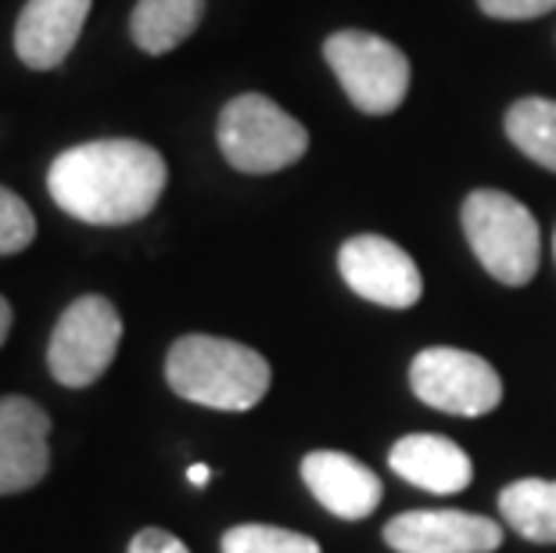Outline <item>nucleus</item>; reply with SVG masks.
I'll return each instance as SVG.
<instances>
[{
    "instance_id": "1",
    "label": "nucleus",
    "mask_w": 556,
    "mask_h": 553,
    "mask_svg": "<svg viewBox=\"0 0 556 553\" xmlns=\"http://www.w3.org/2000/svg\"><path fill=\"white\" fill-rule=\"evenodd\" d=\"M165 159L140 140H90L62 151L47 173L54 205L93 227L144 219L165 191Z\"/></svg>"
},
{
    "instance_id": "2",
    "label": "nucleus",
    "mask_w": 556,
    "mask_h": 553,
    "mask_svg": "<svg viewBox=\"0 0 556 553\" xmlns=\"http://www.w3.org/2000/svg\"><path fill=\"white\" fill-rule=\"evenodd\" d=\"M165 381L194 406L244 414L258 406L274 385V370L255 349L230 338L187 335L165 356Z\"/></svg>"
},
{
    "instance_id": "3",
    "label": "nucleus",
    "mask_w": 556,
    "mask_h": 553,
    "mask_svg": "<svg viewBox=\"0 0 556 553\" xmlns=\"http://www.w3.org/2000/svg\"><path fill=\"white\" fill-rule=\"evenodd\" d=\"M464 230L478 263L506 288H520L535 277L542 238L539 223L517 198L503 191H475L464 202Z\"/></svg>"
},
{
    "instance_id": "4",
    "label": "nucleus",
    "mask_w": 556,
    "mask_h": 553,
    "mask_svg": "<svg viewBox=\"0 0 556 553\" xmlns=\"http://www.w3.org/2000/svg\"><path fill=\"white\" fill-rule=\"evenodd\" d=\"M219 151L233 169L263 176L294 166L309 151L305 126L263 93H241L219 112Z\"/></svg>"
},
{
    "instance_id": "5",
    "label": "nucleus",
    "mask_w": 556,
    "mask_h": 553,
    "mask_svg": "<svg viewBox=\"0 0 556 553\" xmlns=\"http://www.w3.org/2000/svg\"><path fill=\"white\" fill-rule=\"evenodd\" d=\"M324 54L359 112L388 115L406 101L409 58L392 40L363 29H341L324 43Z\"/></svg>"
},
{
    "instance_id": "6",
    "label": "nucleus",
    "mask_w": 556,
    "mask_h": 553,
    "mask_svg": "<svg viewBox=\"0 0 556 553\" xmlns=\"http://www.w3.org/2000/svg\"><path fill=\"white\" fill-rule=\"evenodd\" d=\"M123 341V316L104 296H83L54 324L47 345L51 378L65 388H87L112 367Z\"/></svg>"
},
{
    "instance_id": "7",
    "label": "nucleus",
    "mask_w": 556,
    "mask_h": 553,
    "mask_svg": "<svg viewBox=\"0 0 556 553\" xmlns=\"http://www.w3.org/2000/svg\"><path fill=\"white\" fill-rule=\"evenodd\" d=\"M409 388L420 403L453 417H484L503 403V378L467 349L434 345L409 363Z\"/></svg>"
},
{
    "instance_id": "8",
    "label": "nucleus",
    "mask_w": 556,
    "mask_h": 553,
    "mask_svg": "<svg viewBox=\"0 0 556 553\" xmlns=\"http://www.w3.org/2000/svg\"><path fill=\"white\" fill-rule=\"evenodd\" d=\"M338 269L359 299L384 305V310H413L424 296L417 263L406 249H399L381 234L349 238L338 252Z\"/></svg>"
},
{
    "instance_id": "9",
    "label": "nucleus",
    "mask_w": 556,
    "mask_h": 553,
    "mask_svg": "<svg viewBox=\"0 0 556 553\" xmlns=\"http://www.w3.org/2000/svg\"><path fill=\"white\" fill-rule=\"evenodd\" d=\"M395 553H492L503 546V525L467 511H406L384 525Z\"/></svg>"
},
{
    "instance_id": "10",
    "label": "nucleus",
    "mask_w": 556,
    "mask_h": 553,
    "mask_svg": "<svg viewBox=\"0 0 556 553\" xmlns=\"http://www.w3.org/2000/svg\"><path fill=\"white\" fill-rule=\"evenodd\" d=\"M51 417L26 395L0 399V497L40 486L51 470Z\"/></svg>"
},
{
    "instance_id": "11",
    "label": "nucleus",
    "mask_w": 556,
    "mask_h": 553,
    "mask_svg": "<svg viewBox=\"0 0 556 553\" xmlns=\"http://www.w3.org/2000/svg\"><path fill=\"white\" fill-rule=\"evenodd\" d=\"M302 481L319 507L341 521H363L381 507V478L356 456L338 450H316L302 461Z\"/></svg>"
},
{
    "instance_id": "12",
    "label": "nucleus",
    "mask_w": 556,
    "mask_h": 553,
    "mask_svg": "<svg viewBox=\"0 0 556 553\" xmlns=\"http://www.w3.org/2000/svg\"><path fill=\"white\" fill-rule=\"evenodd\" d=\"M90 0H29L15 26V51L29 68L62 65L76 47Z\"/></svg>"
},
{
    "instance_id": "13",
    "label": "nucleus",
    "mask_w": 556,
    "mask_h": 553,
    "mask_svg": "<svg viewBox=\"0 0 556 553\" xmlns=\"http://www.w3.org/2000/svg\"><path fill=\"white\" fill-rule=\"evenodd\" d=\"M388 464L399 478L424 492H442V497H456L475 478V464L445 435H402L388 453Z\"/></svg>"
},
{
    "instance_id": "14",
    "label": "nucleus",
    "mask_w": 556,
    "mask_h": 553,
    "mask_svg": "<svg viewBox=\"0 0 556 553\" xmlns=\"http://www.w3.org/2000/svg\"><path fill=\"white\" fill-rule=\"evenodd\" d=\"M205 15V0H140L129 18V37L148 54L180 47Z\"/></svg>"
},
{
    "instance_id": "15",
    "label": "nucleus",
    "mask_w": 556,
    "mask_h": 553,
    "mask_svg": "<svg viewBox=\"0 0 556 553\" xmlns=\"http://www.w3.org/2000/svg\"><path fill=\"white\" fill-rule=\"evenodd\" d=\"M500 514L520 539L556 546V481L520 478L500 492Z\"/></svg>"
},
{
    "instance_id": "16",
    "label": "nucleus",
    "mask_w": 556,
    "mask_h": 553,
    "mask_svg": "<svg viewBox=\"0 0 556 553\" xmlns=\"http://www.w3.org/2000/svg\"><path fill=\"white\" fill-rule=\"evenodd\" d=\"M506 137L542 169L556 173V101L525 98L506 112Z\"/></svg>"
},
{
    "instance_id": "17",
    "label": "nucleus",
    "mask_w": 556,
    "mask_h": 553,
    "mask_svg": "<svg viewBox=\"0 0 556 553\" xmlns=\"http://www.w3.org/2000/svg\"><path fill=\"white\" fill-rule=\"evenodd\" d=\"M223 553H324L313 536L277 525H233L219 539Z\"/></svg>"
},
{
    "instance_id": "18",
    "label": "nucleus",
    "mask_w": 556,
    "mask_h": 553,
    "mask_svg": "<svg viewBox=\"0 0 556 553\" xmlns=\"http://www.w3.org/2000/svg\"><path fill=\"white\" fill-rule=\"evenodd\" d=\"M37 238V219L15 191L0 187V255H15L29 249Z\"/></svg>"
},
{
    "instance_id": "19",
    "label": "nucleus",
    "mask_w": 556,
    "mask_h": 553,
    "mask_svg": "<svg viewBox=\"0 0 556 553\" xmlns=\"http://www.w3.org/2000/svg\"><path fill=\"white\" fill-rule=\"evenodd\" d=\"M492 18H539L556 8V0H478Z\"/></svg>"
},
{
    "instance_id": "20",
    "label": "nucleus",
    "mask_w": 556,
    "mask_h": 553,
    "mask_svg": "<svg viewBox=\"0 0 556 553\" xmlns=\"http://www.w3.org/2000/svg\"><path fill=\"white\" fill-rule=\"evenodd\" d=\"M126 553H191V550L173 532H165V528H144V532L134 536V543H129Z\"/></svg>"
},
{
    "instance_id": "21",
    "label": "nucleus",
    "mask_w": 556,
    "mask_h": 553,
    "mask_svg": "<svg viewBox=\"0 0 556 553\" xmlns=\"http://www.w3.org/2000/svg\"><path fill=\"white\" fill-rule=\"evenodd\" d=\"M187 481H191V486H208L212 467L208 464H191V467H187Z\"/></svg>"
},
{
    "instance_id": "22",
    "label": "nucleus",
    "mask_w": 556,
    "mask_h": 553,
    "mask_svg": "<svg viewBox=\"0 0 556 553\" xmlns=\"http://www.w3.org/2000/svg\"><path fill=\"white\" fill-rule=\"evenodd\" d=\"M8 331H11V305L4 296H0V345L8 341Z\"/></svg>"
},
{
    "instance_id": "23",
    "label": "nucleus",
    "mask_w": 556,
    "mask_h": 553,
    "mask_svg": "<svg viewBox=\"0 0 556 553\" xmlns=\"http://www.w3.org/2000/svg\"><path fill=\"white\" fill-rule=\"evenodd\" d=\"M553 259H556V230H553Z\"/></svg>"
}]
</instances>
